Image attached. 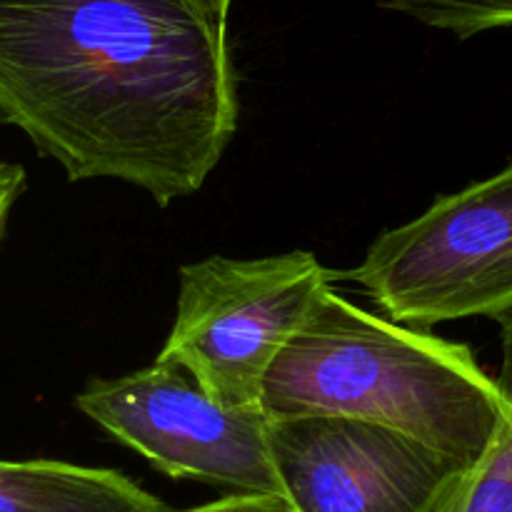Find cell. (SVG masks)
<instances>
[{
    "label": "cell",
    "instance_id": "obj_1",
    "mask_svg": "<svg viewBox=\"0 0 512 512\" xmlns=\"http://www.w3.org/2000/svg\"><path fill=\"white\" fill-rule=\"evenodd\" d=\"M238 115L228 20L195 0H0V123L73 183L165 208L203 188Z\"/></svg>",
    "mask_w": 512,
    "mask_h": 512
},
{
    "label": "cell",
    "instance_id": "obj_2",
    "mask_svg": "<svg viewBox=\"0 0 512 512\" xmlns=\"http://www.w3.org/2000/svg\"><path fill=\"white\" fill-rule=\"evenodd\" d=\"M263 410L270 420L343 415L383 425L468 470L512 420L498 378L468 345L368 313L333 288L268 370Z\"/></svg>",
    "mask_w": 512,
    "mask_h": 512
},
{
    "label": "cell",
    "instance_id": "obj_3",
    "mask_svg": "<svg viewBox=\"0 0 512 512\" xmlns=\"http://www.w3.org/2000/svg\"><path fill=\"white\" fill-rule=\"evenodd\" d=\"M178 305L158 363L188 373L228 408L263 410L280 350L303 328L330 273L310 250L268 258H210L178 275Z\"/></svg>",
    "mask_w": 512,
    "mask_h": 512
},
{
    "label": "cell",
    "instance_id": "obj_4",
    "mask_svg": "<svg viewBox=\"0 0 512 512\" xmlns=\"http://www.w3.org/2000/svg\"><path fill=\"white\" fill-rule=\"evenodd\" d=\"M348 278L410 328L512 313V160L380 233Z\"/></svg>",
    "mask_w": 512,
    "mask_h": 512
},
{
    "label": "cell",
    "instance_id": "obj_5",
    "mask_svg": "<svg viewBox=\"0 0 512 512\" xmlns=\"http://www.w3.org/2000/svg\"><path fill=\"white\" fill-rule=\"evenodd\" d=\"M75 408L168 478L283 498L265 410L228 408L175 365L155 360L138 373L88 380Z\"/></svg>",
    "mask_w": 512,
    "mask_h": 512
},
{
    "label": "cell",
    "instance_id": "obj_6",
    "mask_svg": "<svg viewBox=\"0 0 512 512\" xmlns=\"http://www.w3.org/2000/svg\"><path fill=\"white\" fill-rule=\"evenodd\" d=\"M268 438L293 512H433L468 473L398 430L343 415L270 420Z\"/></svg>",
    "mask_w": 512,
    "mask_h": 512
},
{
    "label": "cell",
    "instance_id": "obj_7",
    "mask_svg": "<svg viewBox=\"0 0 512 512\" xmlns=\"http://www.w3.org/2000/svg\"><path fill=\"white\" fill-rule=\"evenodd\" d=\"M0 512H173L118 470L0 460Z\"/></svg>",
    "mask_w": 512,
    "mask_h": 512
},
{
    "label": "cell",
    "instance_id": "obj_8",
    "mask_svg": "<svg viewBox=\"0 0 512 512\" xmlns=\"http://www.w3.org/2000/svg\"><path fill=\"white\" fill-rule=\"evenodd\" d=\"M500 325V373L495 375L512 403V313ZM433 512H512V420L478 465L455 483Z\"/></svg>",
    "mask_w": 512,
    "mask_h": 512
},
{
    "label": "cell",
    "instance_id": "obj_9",
    "mask_svg": "<svg viewBox=\"0 0 512 512\" xmlns=\"http://www.w3.org/2000/svg\"><path fill=\"white\" fill-rule=\"evenodd\" d=\"M378 3L430 28L448 30L463 40L488 30L512 28V0H378Z\"/></svg>",
    "mask_w": 512,
    "mask_h": 512
},
{
    "label": "cell",
    "instance_id": "obj_10",
    "mask_svg": "<svg viewBox=\"0 0 512 512\" xmlns=\"http://www.w3.org/2000/svg\"><path fill=\"white\" fill-rule=\"evenodd\" d=\"M183 512H293L278 495H225L213 503L198 505Z\"/></svg>",
    "mask_w": 512,
    "mask_h": 512
},
{
    "label": "cell",
    "instance_id": "obj_11",
    "mask_svg": "<svg viewBox=\"0 0 512 512\" xmlns=\"http://www.w3.org/2000/svg\"><path fill=\"white\" fill-rule=\"evenodd\" d=\"M25 190V168L18 163H5L0 160V235H3L5 223H8L10 208L20 193Z\"/></svg>",
    "mask_w": 512,
    "mask_h": 512
},
{
    "label": "cell",
    "instance_id": "obj_12",
    "mask_svg": "<svg viewBox=\"0 0 512 512\" xmlns=\"http://www.w3.org/2000/svg\"><path fill=\"white\" fill-rule=\"evenodd\" d=\"M195 3H200L203 8H208L210 13H215L218 18L228 20V13H230V5H233V0H195Z\"/></svg>",
    "mask_w": 512,
    "mask_h": 512
}]
</instances>
